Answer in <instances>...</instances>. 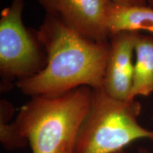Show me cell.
<instances>
[{"instance_id": "1", "label": "cell", "mask_w": 153, "mask_h": 153, "mask_svg": "<svg viewBox=\"0 0 153 153\" xmlns=\"http://www.w3.org/2000/svg\"><path fill=\"white\" fill-rule=\"evenodd\" d=\"M36 31L46 52L47 65L38 74L16 82L15 86L24 94L32 97L64 93L82 86L102 87L109 39H90L48 14Z\"/></svg>"}, {"instance_id": "2", "label": "cell", "mask_w": 153, "mask_h": 153, "mask_svg": "<svg viewBox=\"0 0 153 153\" xmlns=\"http://www.w3.org/2000/svg\"><path fill=\"white\" fill-rule=\"evenodd\" d=\"M92 97L93 89L87 86L61 94L32 97L22 106L12 123L29 144L31 153H74Z\"/></svg>"}, {"instance_id": "3", "label": "cell", "mask_w": 153, "mask_h": 153, "mask_svg": "<svg viewBox=\"0 0 153 153\" xmlns=\"http://www.w3.org/2000/svg\"><path fill=\"white\" fill-rule=\"evenodd\" d=\"M136 99L113 98L102 87L93 89L88 113L76 137L74 153H116L138 140L153 141V129L143 127Z\"/></svg>"}, {"instance_id": "4", "label": "cell", "mask_w": 153, "mask_h": 153, "mask_svg": "<svg viewBox=\"0 0 153 153\" xmlns=\"http://www.w3.org/2000/svg\"><path fill=\"white\" fill-rule=\"evenodd\" d=\"M25 0H12L0 16L1 91H7L17 82L31 77L47 65V55L37 31L23 22Z\"/></svg>"}, {"instance_id": "5", "label": "cell", "mask_w": 153, "mask_h": 153, "mask_svg": "<svg viewBox=\"0 0 153 153\" xmlns=\"http://www.w3.org/2000/svg\"><path fill=\"white\" fill-rule=\"evenodd\" d=\"M46 14L60 18L86 37L108 41L106 12L110 0H38Z\"/></svg>"}, {"instance_id": "6", "label": "cell", "mask_w": 153, "mask_h": 153, "mask_svg": "<svg viewBox=\"0 0 153 153\" xmlns=\"http://www.w3.org/2000/svg\"><path fill=\"white\" fill-rule=\"evenodd\" d=\"M139 32L120 31L109 36V52L102 88L113 98L130 100L133 76V55Z\"/></svg>"}, {"instance_id": "7", "label": "cell", "mask_w": 153, "mask_h": 153, "mask_svg": "<svg viewBox=\"0 0 153 153\" xmlns=\"http://www.w3.org/2000/svg\"><path fill=\"white\" fill-rule=\"evenodd\" d=\"M106 25L109 36L120 31L153 33V7H126L111 1L107 9Z\"/></svg>"}, {"instance_id": "8", "label": "cell", "mask_w": 153, "mask_h": 153, "mask_svg": "<svg viewBox=\"0 0 153 153\" xmlns=\"http://www.w3.org/2000/svg\"><path fill=\"white\" fill-rule=\"evenodd\" d=\"M133 84L130 100L153 93V36L140 33L135 46Z\"/></svg>"}, {"instance_id": "9", "label": "cell", "mask_w": 153, "mask_h": 153, "mask_svg": "<svg viewBox=\"0 0 153 153\" xmlns=\"http://www.w3.org/2000/svg\"><path fill=\"white\" fill-rule=\"evenodd\" d=\"M15 112L14 106L6 99L0 101V142L6 150H14L28 145L21 137L10 120Z\"/></svg>"}, {"instance_id": "10", "label": "cell", "mask_w": 153, "mask_h": 153, "mask_svg": "<svg viewBox=\"0 0 153 153\" xmlns=\"http://www.w3.org/2000/svg\"><path fill=\"white\" fill-rule=\"evenodd\" d=\"M112 3L126 7H141L148 5V0H110Z\"/></svg>"}, {"instance_id": "11", "label": "cell", "mask_w": 153, "mask_h": 153, "mask_svg": "<svg viewBox=\"0 0 153 153\" xmlns=\"http://www.w3.org/2000/svg\"><path fill=\"white\" fill-rule=\"evenodd\" d=\"M137 153H151L148 149L145 148H140L138 149V152Z\"/></svg>"}, {"instance_id": "12", "label": "cell", "mask_w": 153, "mask_h": 153, "mask_svg": "<svg viewBox=\"0 0 153 153\" xmlns=\"http://www.w3.org/2000/svg\"><path fill=\"white\" fill-rule=\"evenodd\" d=\"M148 5L151 7H153V0H148Z\"/></svg>"}, {"instance_id": "13", "label": "cell", "mask_w": 153, "mask_h": 153, "mask_svg": "<svg viewBox=\"0 0 153 153\" xmlns=\"http://www.w3.org/2000/svg\"><path fill=\"white\" fill-rule=\"evenodd\" d=\"M116 153H126V152H125V150H120V151H119V152H116Z\"/></svg>"}]
</instances>
